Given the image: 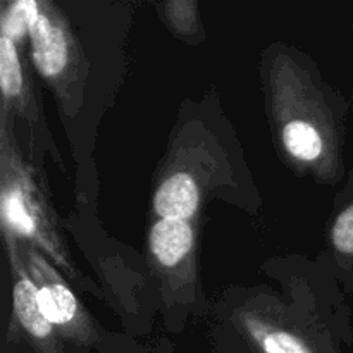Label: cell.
<instances>
[{
    "mask_svg": "<svg viewBox=\"0 0 353 353\" xmlns=\"http://www.w3.org/2000/svg\"><path fill=\"white\" fill-rule=\"evenodd\" d=\"M2 188H0V212L3 233L17 240H26L31 247L43 250L65 274L74 278L76 271L65 245L59 234L54 212L48 207L40 186L34 181L30 168L21 159L16 141L2 119Z\"/></svg>",
    "mask_w": 353,
    "mask_h": 353,
    "instance_id": "6da1fadb",
    "label": "cell"
},
{
    "mask_svg": "<svg viewBox=\"0 0 353 353\" xmlns=\"http://www.w3.org/2000/svg\"><path fill=\"white\" fill-rule=\"evenodd\" d=\"M16 238V236H14ZM17 250L21 259L24 261L30 278L33 279L38 288V300L43 316L48 323L59 330L65 338L78 341V343H88L93 340L92 326L86 319L85 312L79 307L74 293L69 286L54 274L50 265L40 257L34 247H23L16 238Z\"/></svg>",
    "mask_w": 353,
    "mask_h": 353,
    "instance_id": "7a4b0ae2",
    "label": "cell"
},
{
    "mask_svg": "<svg viewBox=\"0 0 353 353\" xmlns=\"http://www.w3.org/2000/svg\"><path fill=\"white\" fill-rule=\"evenodd\" d=\"M31 57L38 72L61 88L74 64V45L64 19L47 2L38 3L30 26Z\"/></svg>",
    "mask_w": 353,
    "mask_h": 353,
    "instance_id": "3957f363",
    "label": "cell"
},
{
    "mask_svg": "<svg viewBox=\"0 0 353 353\" xmlns=\"http://www.w3.org/2000/svg\"><path fill=\"white\" fill-rule=\"evenodd\" d=\"M9 243L10 261H12V272L16 276L12 286L14 312L23 330L33 338L41 347V353H57L54 348V326L43 316L38 300V288L33 279L30 278L26 265L17 250L16 238L12 234H6Z\"/></svg>",
    "mask_w": 353,
    "mask_h": 353,
    "instance_id": "277c9868",
    "label": "cell"
},
{
    "mask_svg": "<svg viewBox=\"0 0 353 353\" xmlns=\"http://www.w3.org/2000/svg\"><path fill=\"white\" fill-rule=\"evenodd\" d=\"M200 193L195 179L186 172H178L165 179L154 196V209L161 219L188 221L195 216Z\"/></svg>",
    "mask_w": 353,
    "mask_h": 353,
    "instance_id": "5b68a950",
    "label": "cell"
},
{
    "mask_svg": "<svg viewBox=\"0 0 353 353\" xmlns=\"http://www.w3.org/2000/svg\"><path fill=\"white\" fill-rule=\"evenodd\" d=\"M148 245L154 257L165 268L178 265L193 247V228L188 221L159 219L150 230Z\"/></svg>",
    "mask_w": 353,
    "mask_h": 353,
    "instance_id": "8992f818",
    "label": "cell"
},
{
    "mask_svg": "<svg viewBox=\"0 0 353 353\" xmlns=\"http://www.w3.org/2000/svg\"><path fill=\"white\" fill-rule=\"evenodd\" d=\"M0 85H2L6 103L10 102L17 112L31 119L33 117V114L30 112L31 92L17 52V43L2 34H0Z\"/></svg>",
    "mask_w": 353,
    "mask_h": 353,
    "instance_id": "52a82bcc",
    "label": "cell"
},
{
    "mask_svg": "<svg viewBox=\"0 0 353 353\" xmlns=\"http://www.w3.org/2000/svg\"><path fill=\"white\" fill-rule=\"evenodd\" d=\"M286 150L302 162H312L323 154V138L319 131L303 121H292L283 130Z\"/></svg>",
    "mask_w": 353,
    "mask_h": 353,
    "instance_id": "ba28073f",
    "label": "cell"
},
{
    "mask_svg": "<svg viewBox=\"0 0 353 353\" xmlns=\"http://www.w3.org/2000/svg\"><path fill=\"white\" fill-rule=\"evenodd\" d=\"M37 0H17L10 2L2 10V37L10 38L12 41H21L30 34L31 21L38 9Z\"/></svg>",
    "mask_w": 353,
    "mask_h": 353,
    "instance_id": "9c48e42d",
    "label": "cell"
},
{
    "mask_svg": "<svg viewBox=\"0 0 353 353\" xmlns=\"http://www.w3.org/2000/svg\"><path fill=\"white\" fill-rule=\"evenodd\" d=\"M333 243L341 254H353V205L338 216L333 226Z\"/></svg>",
    "mask_w": 353,
    "mask_h": 353,
    "instance_id": "30bf717a",
    "label": "cell"
}]
</instances>
